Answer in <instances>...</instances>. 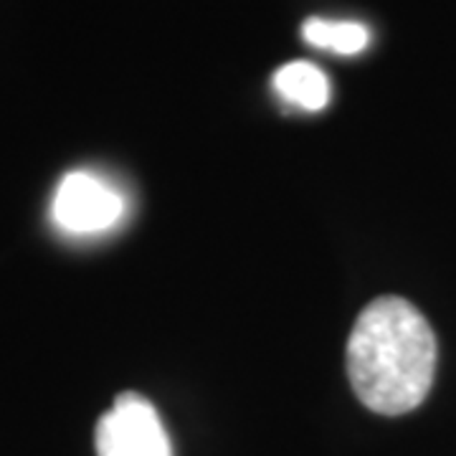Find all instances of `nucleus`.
Returning a JSON list of instances; mask_svg holds the SVG:
<instances>
[{
	"mask_svg": "<svg viewBox=\"0 0 456 456\" xmlns=\"http://www.w3.org/2000/svg\"><path fill=\"white\" fill-rule=\"evenodd\" d=\"M436 335L419 307L378 297L360 312L347 340V375L362 406L380 416L419 408L436 375Z\"/></svg>",
	"mask_w": 456,
	"mask_h": 456,
	"instance_id": "f257e3e1",
	"label": "nucleus"
},
{
	"mask_svg": "<svg viewBox=\"0 0 456 456\" xmlns=\"http://www.w3.org/2000/svg\"><path fill=\"white\" fill-rule=\"evenodd\" d=\"M97 456H173V444L155 406L140 393H119L99 419Z\"/></svg>",
	"mask_w": 456,
	"mask_h": 456,
	"instance_id": "f03ea898",
	"label": "nucleus"
},
{
	"mask_svg": "<svg viewBox=\"0 0 456 456\" xmlns=\"http://www.w3.org/2000/svg\"><path fill=\"white\" fill-rule=\"evenodd\" d=\"M125 198L89 170L66 173L51 203L56 226L74 236H92L114 228L125 216Z\"/></svg>",
	"mask_w": 456,
	"mask_h": 456,
	"instance_id": "7ed1b4c3",
	"label": "nucleus"
},
{
	"mask_svg": "<svg viewBox=\"0 0 456 456\" xmlns=\"http://www.w3.org/2000/svg\"><path fill=\"white\" fill-rule=\"evenodd\" d=\"M274 92L305 112H320L330 104V79L310 61H289L274 71Z\"/></svg>",
	"mask_w": 456,
	"mask_h": 456,
	"instance_id": "20e7f679",
	"label": "nucleus"
},
{
	"mask_svg": "<svg viewBox=\"0 0 456 456\" xmlns=\"http://www.w3.org/2000/svg\"><path fill=\"white\" fill-rule=\"evenodd\" d=\"M302 33L307 44L317 49L332 51L340 56H355L360 51L368 49L370 31L358 20H325V18H310Z\"/></svg>",
	"mask_w": 456,
	"mask_h": 456,
	"instance_id": "39448f33",
	"label": "nucleus"
}]
</instances>
